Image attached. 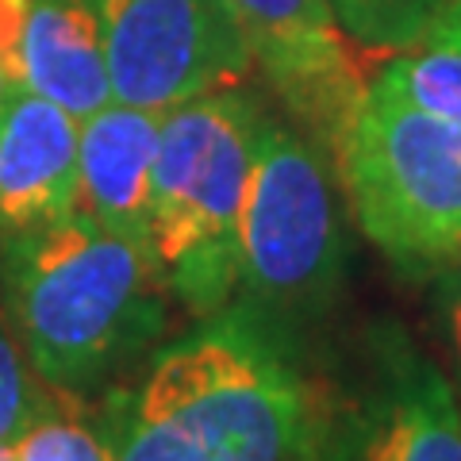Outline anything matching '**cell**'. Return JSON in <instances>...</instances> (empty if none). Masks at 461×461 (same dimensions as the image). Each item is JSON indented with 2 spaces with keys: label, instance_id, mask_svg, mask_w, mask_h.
Segmentation results:
<instances>
[{
  "label": "cell",
  "instance_id": "cell-12",
  "mask_svg": "<svg viewBox=\"0 0 461 461\" xmlns=\"http://www.w3.org/2000/svg\"><path fill=\"white\" fill-rule=\"evenodd\" d=\"M377 85L396 93L423 112L461 123V35L442 23H430L420 42L396 50L377 69Z\"/></svg>",
  "mask_w": 461,
  "mask_h": 461
},
{
  "label": "cell",
  "instance_id": "cell-14",
  "mask_svg": "<svg viewBox=\"0 0 461 461\" xmlns=\"http://www.w3.org/2000/svg\"><path fill=\"white\" fill-rule=\"evenodd\" d=\"M12 461H115L112 438L74 420H35L12 442Z\"/></svg>",
  "mask_w": 461,
  "mask_h": 461
},
{
  "label": "cell",
  "instance_id": "cell-18",
  "mask_svg": "<svg viewBox=\"0 0 461 461\" xmlns=\"http://www.w3.org/2000/svg\"><path fill=\"white\" fill-rule=\"evenodd\" d=\"M435 23L450 27V32H457V35H461V0H446V5H442V12L435 16Z\"/></svg>",
  "mask_w": 461,
  "mask_h": 461
},
{
  "label": "cell",
  "instance_id": "cell-13",
  "mask_svg": "<svg viewBox=\"0 0 461 461\" xmlns=\"http://www.w3.org/2000/svg\"><path fill=\"white\" fill-rule=\"evenodd\" d=\"M446 0H330L342 32L373 50H408L442 12Z\"/></svg>",
  "mask_w": 461,
  "mask_h": 461
},
{
  "label": "cell",
  "instance_id": "cell-2",
  "mask_svg": "<svg viewBox=\"0 0 461 461\" xmlns=\"http://www.w3.org/2000/svg\"><path fill=\"white\" fill-rule=\"evenodd\" d=\"M296 369L250 327L215 323L162 350L112 435L115 461H312Z\"/></svg>",
  "mask_w": 461,
  "mask_h": 461
},
{
  "label": "cell",
  "instance_id": "cell-15",
  "mask_svg": "<svg viewBox=\"0 0 461 461\" xmlns=\"http://www.w3.org/2000/svg\"><path fill=\"white\" fill-rule=\"evenodd\" d=\"M35 423V396L27 354L12 330L8 315L0 312V446H12Z\"/></svg>",
  "mask_w": 461,
  "mask_h": 461
},
{
  "label": "cell",
  "instance_id": "cell-19",
  "mask_svg": "<svg viewBox=\"0 0 461 461\" xmlns=\"http://www.w3.org/2000/svg\"><path fill=\"white\" fill-rule=\"evenodd\" d=\"M16 89H20V85H16V81H12V77H8V69H5V66H0V108H5V104H8V96H12V93H16Z\"/></svg>",
  "mask_w": 461,
  "mask_h": 461
},
{
  "label": "cell",
  "instance_id": "cell-11",
  "mask_svg": "<svg viewBox=\"0 0 461 461\" xmlns=\"http://www.w3.org/2000/svg\"><path fill=\"white\" fill-rule=\"evenodd\" d=\"M366 461H461V403L442 373L403 342L369 423Z\"/></svg>",
  "mask_w": 461,
  "mask_h": 461
},
{
  "label": "cell",
  "instance_id": "cell-7",
  "mask_svg": "<svg viewBox=\"0 0 461 461\" xmlns=\"http://www.w3.org/2000/svg\"><path fill=\"white\" fill-rule=\"evenodd\" d=\"M239 20L254 66L269 77L273 93L304 127L308 139L335 158L366 77L350 50V35L330 0H223Z\"/></svg>",
  "mask_w": 461,
  "mask_h": 461
},
{
  "label": "cell",
  "instance_id": "cell-1",
  "mask_svg": "<svg viewBox=\"0 0 461 461\" xmlns=\"http://www.w3.org/2000/svg\"><path fill=\"white\" fill-rule=\"evenodd\" d=\"M5 315L27 362L62 393H89L166 327L154 250L69 212L0 239Z\"/></svg>",
  "mask_w": 461,
  "mask_h": 461
},
{
  "label": "cell",
  "instance_id": "cell-16",
  "mask_svg": "<svg viewBox=\"0 0 461 461\" xmlns=\"http://www.w3.org/2000/svg\"><path fill=\"white\" fill-rule=\"evenodd\" d=\"M27 5L32 0H0V66L8 69V77L23 89V23H27Z\"/></svg>",
  "mask_w": 461,
  "mask_h": 461
},
{
  "label": "cell",
  "instance_id": "cell-3",
  "mask_svg": "<svg viewBox=\"0 0 461 461\" xmlns=\"http://www.w3.org/2000/svg\"><path fill=\"white\" fill-rule=\"evenodd\" d=\"M266 112L220 89L162 115L154 162L150 247L166 288L193 315H215L239 293V223Z\"/></svg>",
  "mask_w": 461,
  "mask_h": 461
},
{
  "label": "cell",
  "instance_id": "cell-20",
  "mask_svg": "<svg viewBox=\"0 0 461 461\" xmlns=\"http://www.w3.org/2000/svg\"><path fill=\"white\" fill-rule=\"evenodd\" d=\"M0 461H12V446H0Z\"/></svg>",
  "mask_w": 461,
  "mask_h": 461
},
{
  "label": "cell",
  "instance_id": "cell-8",
  "mask_svg": "<svg viewBox=\"0 0 461 461\" xmlns=\"http://www.w3.org/2000/svg\"><path fill=\"white\" fill-rule=\"evenodd\" d=\"M81 120L32 89L0 108V239L47 227L77 208Z\"/></svg>",
  "mask_w": 461,
  "mask_h": 461
},
{
  "label": "cell",
  "instance_id": "cell-6",
  "mask_svg": "<svg viewBox=\"0 0 461 461\" xmlns=\"http://www.w3.org/2000/svg\"><path fill=\"white\" fill-rule=\"evenodd\" d=\"M112 100L169 112L235 89L254 69L239 20L223 0H96Z\"/></svg>",
  "mask_w": 461,
  "mask_h": 461
},
{
  "label": "cell",
  "instance_id": "cell-5",
  "mask_svg": "<svg viewBox=\"0 0 461 461\" xmlns=\"http://www.w3.org/2000/svg\"><path fill=\"white\" fill-rule=\"evenodd\" d=\"M315 139L266 115L239 223V293L288 312L327 300L342 269L339 193Z\"/></svg>",
  "mask_w": 461,
  "mask_h": 461
},
{
  "label": "cell",
  "instance_id": "cell-4",
  "mask_svg": "<svg viewBox=\"0 0 461 461\" xmlns=\"http://www.w3.org/2000/svg\"><path fill=\"white\" fill-rule=\"evenodd\" d=\"M357 227L400 266L461 254V123L369 81L335 147Z\"/></svg>",
  "mask_w": 461,
  "mask_h": 461
},
{
  "label": "cell",
  "instance_id": "cell-10",
  "mask_svg": "<svg viewBox=\"0 0 461 461\" xmlns=\"http://www.w3.org/2000/svg\"><path fill=\"white\" fill-rule=\"evenodd\" d=\"M20 62L23 89L54 100L77 120L112 104L96 0H32Z\"/></svg>",
  "mask_w": 461,
  "mask_h": 461
},
{
  "label": "cell",
  "instance_id": "cell-9",
  "mask_svg": "<svg viewBox=\"0 0 461 461\" xmlns=\"http://www.w3.org/2000/svg\"><path fill=\"white\" fill-rule=\"evenodd\" d=\"M162 115L112 100L81 120L77 142V208L100 227L150 247L154 162L162 142Z\"/></svg>",
  "mask_w": 461,
  "mask_h": 461
},
{
  "label": "cell",
  "instance_id": "cell-17",
  "mask_svg": "<svg viewBox=\"0 0 461 461\" xmlns=\"http://www.w3.org/2000/svg\"><path fill=\"white\" fill-rule=\"evenodd\" d=\"M442 308H446V327H450L454 354L461 366V254L450 262V273L442 277Z\"/></svg>",
  "mask_w": 461,
  "mask_h": 461
}]
</instances>
